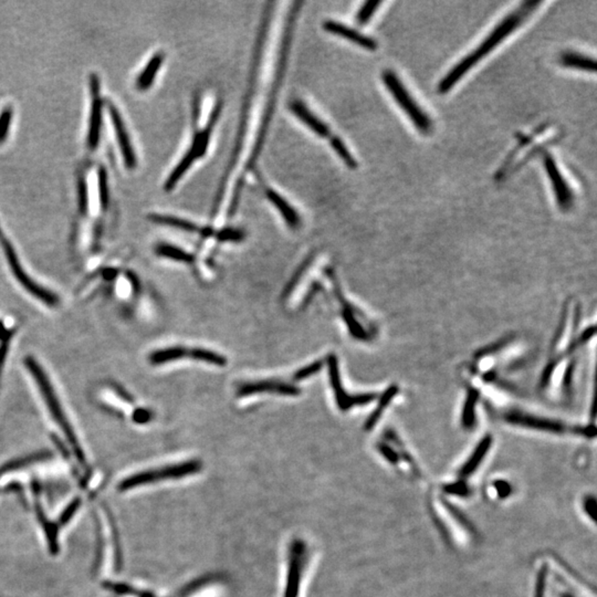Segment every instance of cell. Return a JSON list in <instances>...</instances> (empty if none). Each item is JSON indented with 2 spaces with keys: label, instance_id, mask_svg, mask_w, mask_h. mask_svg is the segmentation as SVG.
<instances>
[{
  "label": "cell",
  "instance_id": "obj_8",
  "mask_svg": "<svg viewBox=\"0 0 597 597\" xmlns=\"http://www.w3.org/2000/svg\"><path fill=\"white\" fill-rule=\"evenodd\" d=\"M100 81L97 75L90 77V91L92 95L91 112L88 120V146L97 149L102 127V100L100 97Z\"/></svg>",
  "mask_w": 597,
  "mask_h": 597
},
{
  "label": "cell",
  "instance_id": "obj_28",
  "mask_svg": "<svg viewBox=\"0 0 597 597\" xmlns=\"http://www.w3.org/2000/svg\"><path fill=\"white\" fill-rule=\"evenodd\" d=\"M97 177H99L97 180H99L100 202H101V206L105 209L108 205V174H106L104 167H100Z\"/></svg>",
  "mask_w": 597,
  "mask_h": 597
},
{
  "label": "cell",
  "instance_id": "obj_6",
  "mask_svg": "<svg viewBox=\"0 0 597 597\" xmlns=\"http://www.w3.org/2000/svg\"><path fill=\"white\" fill-rule=\"evenodd\" d=\"M328 365H329L330 381H331L332 387L334 390L335 399H337L339 408L342 409V410H348L354 405H366V404L372 403L375 399L377 395L373 392L361 394V395H348L345 390H343L342 383H341L337 357L330 355L329 359H328Z\"/></svg>",
  "mask_w": 597,
  "mask_h": 597
},
{
  "label": "cell",
  "instance_id": "obj_12",
  "mask_svg": "<svg viewBox=\"0 0 597 597\" xmlns=\"http://www.w3.org/2000/svg\"><path fill=\"white\" fill-rule=\"evenodd\" d=\"M323 29L328 32L333 33L337 36L342 37L348 41L357 44L359 47L366 50L377 49V42L373 38L366 36L364 33L355 30L353 28L344 25L342 22L334 21V20H326L323 23Z\"/></svg>",
  "mask_w": 597,
  "mask_h": 597
},
{
  "label": "cell",
  "instance_id": "obj_26",
  "mask_svg": "<svg viewBox=\"0 0 597 597\" xmlns=\"http://www.w3.org/2000/svg\"><path fill=\"white\" fill-rule=\"evenodd\" d=\"M330 144H331V146L334 149V152L337 153V156L343 160V163L345 164V165L348 166V167H350V169H357V160L354 158L353 155H352L351 152L348 151L345 144L343 143V141L340 138H337V136H332V138H330Z\"/></svg>",
  "mask_w": 597,
  "mask_h": 597
},
{
  "label": "cell",
  "instance_id": "obj_16",
  "mask_svg": "<svg viewBox=\"0 0 597 597\" xmlns=\"http://www.w3.org/2000/svg\"><path fill=\"white\" fill-rule=\"evenodd\" d=\"M492 446V437L486 435L479 442L478 446L475 447L473 455L469 457L468 462L462 466V469L459 471V475L462 478H467L469 475H473L475 470L478 469L481 462H484L486 458V453L489 451L490 447Z\"/></svg>",
  "mask_w": 597,
  "mask_h": 597
},
{
  "label": "cell",
  "instance_id": "obj_37",
  "mask_svg": "<svg viewBox=\"0 0 597 597\" xmlns=\"http://www.w3.org/2000/svg\"><path fill=\"white\" fill-rule=\"evenodd\" d=\"M379 453L385 457V458L390 462V464H396L398 462H399V456H398V453H396L394 449L390 447V446L383 445L379 446Z\"/></svg>",
  "mask_w": 597,
  "mask_h": 597
},
{
  "label": "cell",
  "instance_id": "obj_36",
  "mask_svg": "<svg viewBox=\"0 0 597 597\" xmlns=\"http://www.w3.org/2000/svg\"><path fill=\"white\" fill-rule=\"evenodd\" d=\"M495 489L497 491L498 495L501 499L503 498L509 497V495H511L512 492V486L511 484H509L508 481L506 480H498L495 481Z\"/></svg>",
  "mask_w": 597,
  "mask_h": 597
},
{
  "label": "cell",
  "instance_id": "obj_14",
  "mask_svg": "<svg viewBox=\"0 0 597 597\" xmlns=\"http://www.w3.org/2000/svg\"><path fill=\"white\" fill-rule=\"evenodd\" d=\"M290 110L305 126L309 127L310 130L315 133L316 135L323 138H332L331 131L326 123H324L322 120L319 119L318 116L313 114L302 101L300 100L292 101L290 103Z\"/></svg>",
  "mask_w": 597,
  "mask_h": 597
},
{
  "label": "cell",
  "instance_id": "obj_11",
  "mask_svg": "<svg viewBox=\"0 0 597 597\" xmlns=\"http://www.w3.org/2000/svg\"><path fill=\"white\" fill-rule=\"evenodd\" d=\"M504 419L513 425L522 426L536 430L550 431V433H564L567 430V426L563 423L547 419V418L538 417L534 415L524 414V413H508L504 416Z\"/></svg>",
  "mask_w": 597,
  "mask_h": 597
},
{
  "label": "cell",
  "instance_id": "obj_32",
  "mask_svg": "<svg viewBox=\"0 0 597 597\" xmlns=\"http://www.w3.org/2000/svg\"><path fill=\"white\" fill-rule=\"evenodd\" d=\"M444 491L449 495H459V497H468L470 493L469 486L464 484V481H459L455 484H447L444 486Z\"/></svg>",
  "mask_w": 597,
  "mask_h": 597
},
{
  "label": "cell",
  "instance_id": "obj_39",
  "mask_svg": "<svg viewBox=\"0 0 597 597\" xmlns=\"http://www.w3.org/2000/svg\"><path fill=\"white\" fill-rule=\"evenodd\" d=\"M151 417H152L151 413L144 410V409H140V410H138L134 414V420H135L136 423H146V421L151 419Z\"/></svg>",
  "mask_w": 597,
  "mask_h": 597
},
{
  "label": "cell",
  "instance_id": "obj_35",
  "mask_svg": "<svg viewBox=\"0 0 597 597\" xmlns=\"http://www.w3.org/2000/svg\"><path fill=\"white\" fill-rule=\"evenodd\" d=\"M79 207H80L81 213L86 214L88 209V191H86V180L81 178L79 182Z\"/></svg>",
  "mask_w": 597,
  "mask_h": 597
},
{
  "label": "cell",
  "instance_id": "obj_15",
  "mask_svg": "<svg viewBox=\"0 0 597 597\" xmlns=\"http://www.w3.org/2000/svg\"><path fill=\"white\" fill-rule=\"evenodd\" d=\"M265 193L271 204L279 210L280 215L282 216V218L285 219V224L291 228H298L301 224V218H300L298 211L272 188L265 187Z\"/></svg>",
  "mask_w": 597,
  "mask_h": 597
},
{
  "label": "cell",
  "instance_id": "obj_24",
  "mask_svg": "<svg viewBox=\"0 0 597 597\" xmlns=\"http://www.w3.org/2000/svg\"><path fill=\"white\" fill-rule=\"evenodd\" d=\"M189 359H195V361H200V362L207 363V364L216 365V366H225L227 364V359H225L220 354L216 352L205 350V348H191L189 352Z\"/></svg>",
  "mask_w": 597,
  "mask_h": 597
},
{
  "label": "cell",
  "instance_id": "obj_20",
  "mask_svg": "<svg viewBox=\"0 0 597 597\" xmlns=\"http://www.w3.org/2000/svg\"><path fill=\"white\" fill-rule=\"evenodd\" d=\"M149 219L156 224L165 225V226L174 227L177 229L184 231L191 232V234H200L202 228H199L196 224L186 219L178 218L174 216L167 215H151Z\"/></svg>",
  "mask_w": 597,
  "mask_h": 597
},
{
  "label": "cell",
  "instance_id": "obj_3",
  "mask_svg": "<svg viewBox=\"0 0 597 597\" xmlns=\"http://www.w3.org/2000/svg\"><path fill=\"white\" fill-rule=\"evenodd\" d=\"M26 365H27L28 370H30V373L32 374L33 377L36 379V383L38 384L40 390H41L44 401L47 404L48 408H49L50 413L53 415V417L59 424L61 430L64 431L66 438L69 439L70 444H71L72 447L75 449V455H77L79 460L81 462H84L83 460V453L81 451V448L79 447L77 438H75V434H73V431H72L71 427H70L69 421L66 419V415H64V410L61 408L58 398L55 396V390H53V386L50 384V381H48L47 376L44 374V370L37 364L36 361L33 359H28L26 361Z\"/></svg>",
  "mask_w": 597,
  "mask_h": 597
},
{
  "label": "cell",
  "instance_id": "obj_19",
  "mask_svg": "<svg viewBox=\"0 0 597 597\" xmlns=\"http://www.w3.org/2000/svg\"><path fill=\"white\" fill-rule=\"evenodd\" d=\"M189 352H191V348H180V346L164 348V350H160V351L152 353V355L149 357V361L154 365L165 364V363L171 362V361L189 357Z\"/></svg>",
  "mask_w": 597,
  "mask_h": 597
},
{
  "label": "cell",
  "instance_id": "obj_2",
  "mask_svg": "<svg viewBox=\"0 0 597 597\" xmlns=\"http://www.w3.org/2000/svg\"><path fill=\"white\" fill-rule=\"evenodd\" d=\"M381 80L386 86L387 90L392 94L399 108L406 113L408 119L413 122L414 126L421 134H429L433 131V121L428 114L421 108L419 104L410 95L406 86H404L401 79L392 70H384L381 73Z\"/></svg>",
  "mask_w": 597,
  "mask_h": 597
},
{
  "label": "cell",
  "instance_id": "obj_5",
  "mask_svg": "<svg viewBox=\"0 0 597 597\" xmlns=\"http://www.w3.org/2000/svg\"><path fill=\"white\" fill-rule=\"evenodd\" d=\"M543 164H544L549 180L552 184L553 191L556 193L558 208L563 211H569V209H572L573 205H574V193H573L572 189L564 178L556 160L550 153H547L544 155Z\"/></svg>",
  "mask_w": 597,
  "mask_h": 597
},
{
  "label": "cell",
  "instance_id": "obj_27",
  "mask_svg": "<svg viewBox=\"0 0 597 597\" xmlns=\"http://www.w3.org/2000/svg\"><path fill=\"white\" fill-rule=\"evenodd\" d=\"M381 3H383L381 1H376V0H370V1H366V3H363L362 7L359 8L357 16H355V20H357V23H359V25H366Z\"/></svg>",
  "mask_w": 597,
  "mask_h": 597
},
{
  "label": "cell",
  "instance_id": "obj_29",
  "mask_svg": "<svg viewBox=\"0 0 597 597\" xmlns=\"http://www.w3.org/2000/svg\"><path fill=\"white\" fill-rule=\"evenodd\" d=\"M11 120H12V108L7 106L0 113V143H3L8 136Z\"/></svg>",
  "mask_w": 597,
  "mask_h": 597
},
{
  "label": "cell",
  "instance_id": "obj_4",
  "mask_svg": "<svg viewBox=\"0 0 597 597\" xmlns=\"http://www.w3.org/2000/svg\"><path fill=\"white\" fill-rule=\"evenodd\" d=\"M202 470V462L198 460H189L182 464H171L160 470H149L136 473L130 478L125 479L120 486V489L127 490L142 484L167 480V479H180L186 475H195Z\"/></svg>",
  "mask_w": 597,
  "mask_h": 597
},
{
  "label": "cell",
  "instance_id": "obj_10",
  "mask_svg": "<svg viewBox=\"0 0 597 597\" xmlns=\"http://www.w3.org/2000/svg\"><path fill=\"white\" fill-rule=\"evenodd\" d=\"M221 108H222V103H221V101H218V102L216 103L215 108H214L213 112L210 114L207 125L200 132H197L196 135L193 136V143H191V147L186 152L188 158H191L193 162L198 160V158H202L207 153L210 136H211L214 127L217 124V121H218L219 116H220Z\"/></svg>",
  "mask_w": 597,
  "mask_h": 597
},
{
  "label": "cell",
  "instance_id": "obj_23",
  "mask_svg": "<svg viewBox=\"0 0 597 597\" xmlns=\"http://www.w3.org/2000/svg\"><path fill=\"white\" fill-rule=\"evenodd\" d=\"M478 392L475 390H471L468 392L467 401L464 403V410H462V426L464 428H473L475 426V405L478 401Z\"/></svg>",
  "mask_w": 597,
  "mask_h": 597
},
{
  "label": "cell",
  "instance_id": "obj_33",
  "mask_svg": "<svg viewBox=\"0 0 597 597\" xmlns=\"http://www.w3.org/2000/svg\"><path fill=\"white\" fill-rule=\"evenodd\" d=\"M322 366H323L322 361H316V362L312 363V364L307 365L305 368H301V370L296 372V375H294V379L301 381V379H307L310 376L314 375V374L320 372Z\"/></svg>",
  "mask_w": 597,
  "mask_h": 597
},
{
  "label": "cell",
  "instance_id": "obj_18",
  "mask_svg": "<svg viewBox=\"0 0 597 597\" xmlns=\"http://www.w3.org/2000/svg\"><path fill=\"white\" fill-rule=\"evenodd\" d=\"M164 59H165V55L162 53H156V55H153L152 58L149 59L146 66L136 80V86H138V90L146 91L151 88L155 77L160 71V66L163 64Z\"/></svg>",
  "mask_w": 597,
  "mask_h": 597
},
{
  "label": "cell",
  "instance_id": "obj_31",
  "mask_svg": "<svg viewBox=\"0 0 597 597\" xmlns=\"http://www.w3.org/2000/svg\"><path fill=\"white\" fill-rule=\"evenodd\" d=\"M216 237L218 238L220 241H231V243H239L243 240L245 238V232L240 229H234V228H226V229L220 230V231L215 234Z\"/></svg>",
  "mask_w": 597,
  "mask_h": 597
},
{
  "label": "cell",
  "instance_id": "obj_22",
  "mask_svg": "<svg viewBox=\"0 0 597 597\" xmlns=\"http://www.w3.org/2000/svg\"><path fill=\"white\" fill-rule=\"evenodd\" d=\"M156 254L160 257L167 258V259L174 260V261H180V263H193V254H188L185 250L178 248V247L171 246V245H166L162 243L156 248Z\"/></svg>",
  "mask_w": 597,
  "mask_h": 597
},
{
  "label": "cell",
  "instance_id": "obj_17",
  "mask_svg": "<svg viewBox=\"0 0 597 597\" xmlns=\"http://www.w3.org/2000/svg\"><path fill=\"white\" fill-rule=\"evenodd\" d=\"M558 62L565 68H572V69L583 70V71L587 72H595L596 70L594 58H591L589 55L576 53V51H571V50L562 53L558 57Z\"/></svg>",
  "mask_w": 597,
  "mask_h": 597
},
{
  "label": "cell",
  "instance_id": "obj_21",
  "mask_svg": "<svg viewBox=\"0 0 597 597\" xmlns=\"http://www.w3.org/2000/svg\"><path fill=\"white\" fill-rule=\"evenodd\" d=\"M398 392V387L396 385H392L390 388H387L386 392H384V395L381 396L379 398V403L376 407L375 410H374L372 414H370V418L366 420V423H365V429L366 430H370V429L373 428L374 426L376 425V423L379 421V418L381 417V414L384 412L386 407L388 406V404L390 403L392 398L395 397L396 394Z\"/></svg>",
  "mask_w": 597,
  "mask_h": 597
},
{
  "label": "cell",
  "instance_id": "obj_25",
  "mask_svg": "<svg viewBox=\"0 0 597 597\" xmlns=\"http://www.w3.org/2000/svg\"><path fill=\"white\" fill-rule=\"evenodd\" d=\"M342 315L343 319L345 321L346 325H348V331L351 332V334L354 337H357L359 340H368V333L364 331L362 325L357 322V319L354 316L353 310H352L350 304L344 303Z\"/></svg>",
  "mask_w": 597,
  "mask_h": 597
},
{
  "label": "cell",
  "instance_id": "obj_1",
  "mask_svg": "<svg viewBox=\"0 0 597 597\" xmlns=\"http://www.w3.org/2000/svg\"><path fill=\"white\" fill-rule=\"evenodd\" d=\"M541 5L542 1H536V0L523 1L519 7L512 11L511 14L506 15L502 21L495 26V29L486 37L478 47L464 57L456 66L451 68V71L448 72L445 77H442L437 86L438 92L440 94H445L451 91L453 86L457 84L473 66L478 64L479 61L484 59L486 55H489L490 51L495 49L504 39L508 38Z\"/></svg>",
  "mask_w": 597,
  "mask_h": 597
},
{
  "label": "cell",
  "instance_id": "obj_7",
  "mask_svg": "<svg viewBox=\"0 0 597 597\" xmlns=\"http://www.w3.org/2000/svg\"><path fill=\"white\" fill-rule=\"evenodd\" d=\"M305 545L301 540H294L290 547L289 572H287V587L285 597H298L301 585L302 573L305 560Z\"/></svg>",
  "mask_w": 597,
  "mask_h": 597
},
{
  "label": "cell",
  "instance_id": "obj_9",
  "mask_svg": "<svg viewBox=\"0 0 597 597\" xmlns=\"http://www.w3.org/2000/svg\"><path fill=\"white\" fill-rule=\"evenodd\" d=\"M108 108L111 119L113 122L116 138L119 141L120 149H121L122 155L124 158L125 166L129 169H134L136 167V164H138V160H136L135 152H134L132 143H131L130 135L127 133L124 121L122 119L121 113L113 103L108 101Z\"/></svg>",
  "mask_w": 597,
  "mask_h": 597
},
{
  "label": "cell",
  "instance_id": "obj_34",
  "mask_svg": "<svg viewBox=\"0 0 597 597\" xmlns=\"http://www.w3.org/2000/svg\"><path fill=\"white\" fill-rule=\"evenodd\" d=\"M547 567L542 565L536 584V597H545L547 591Z\"/></svg>",
  "mask_w": 597,
  "mask_h": 597
},
{
  "label": "cell",
  "instance_id": "obj_13",
  "mask_svg": "<svg viewBox=\"0 0 597 597\" xmlns=\"http://www.w3.org/2000/svg\"><path fill=\"white\" fill-rule=\"evenodd\" d=\"M258 392H274V394H280L285 396H296L300 394V390L298 387L293 386L292 384H287L282 381H256V383H247L238 390V395L248 396L258 394Z\"/></svg>",
  "mask_w": 597,
  "mask_h": 597
},
{
  "label": "cell",
  "instance_id": "obj_30",
  "mask_svg": "<svg viewBox=\"0 0 597 597\" xmlns=\"http://www.w3.org/2000/svg\"><path fill=\"white\" fill-rule=\"evenodd\" d=\"M442 502L445 504L446 509H448V511L451 512V515L455 518V520H457V522L462 525V528L467 529L469 532L473 533V525L470 523L469 520L466 518V515L460 510L455 508L451 502L445 500H442Z\"/></svg>",
  "mask_w": 597,
  "mask_h": 597
},
{
  "label": "cell",
  "instance_id": "obj_38",
  "mask_svg": "<svg viewBox=\"0 0 597 597\" xmlns=\"http://www.w3.org/2000/svg\"><path fill=\"white\" fill-rule=\"evenodd\" d=\"M584 509L593 521L596 520L597 502L595 497H587L584 502Z\"/></svg>",
  "mask_w": 597,
  "mask_h": 597
},
{
  "label": "cell",
  "instance_id": "obj_40",
  "mask_svg": "<svg viewBox=\"0 0 597 597\" xmlns=\"http://www.w3.org/2000/svg\"><path fill=\"white\" fill-rule=\"evenodd\" d=\"M562 597H574V596H572V595H569V594H564V595H562Z\"/></svg>",
  "mask_w": 597,
  "mask_h": 597
}]
</instances>
